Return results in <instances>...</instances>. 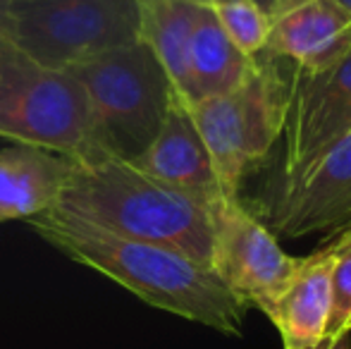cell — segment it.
<instances>
[{
	"label": "cell",
	"mask_w": 351,
	"mask_h": 349,
	"mask_svg": "<svg viewBox=\"0 0 351 349\" xmlns=\"http://www.w3.org/2000/svg\"><path fill=\"white\" fill-rule=\"evenodd\" d=\"M29 225L58 252L115 280L151 306L241 337L249 306L210 265L162 244L117 237L58 208L29 218Z\"/></svg>",
	"instance_id": "cell-1"
},
{
	"label": "cell",
	"mask_w": 351,
	"mask_h": 349,
	"mask_svg": "<svg viewBox=\"0 0 351 349\" xmlns=\"http://www.w3.org/2000/svg\"><path fill=\"white\" fill-rule=\"evenodd\" d=\"M56 208L117 237L162 244L210 265V206L153 180L120 156L72 160Z\"/></svg>",
	"instance_id": "cell-2"
},
{
	"label": "cell",
	"mask_w": 351,
	"mask_h": 349,
	"mask_svg": "<svg viewBox=\"0 0 351 349\" xmlns=\"http://www.w3.org/2000/svg\"><path fill=\"white\" fill-rule=\"evenodd\" d=\"M282 58L261 51L244 80L222 96L186 103L225 196H239L241 182L270 156L285 130L291 72Z\"/></svg>",
	"instance_id": "cell-3"
},
{
	"label": "cell",
	"mask_w": 351,
	"mask_h": 349,
	"mask_svg": "<svg viewBox=\"0 0 351 349\" xmlns=\"http://www.w3.org/2000/svg\"><path fill=\"white\" fill-rule=\"evenodd\" d=\"M0 86V136L38 146L74 163L108 156L98 141L84 86L70 70L34 65L5 38Z\"/></svg>",
	"instance_id": "cell-4"
},
{
	"label": "cell",
	"mask_w": 351,
	"mask_h": 349,
	"mask_svg": "<svg viewBox=\"0 0 351 349\" xmlns=\"http://www.w3.org/2000/svg\"><path fill=\"white\" fill-rule=\"evenodd\" d=\"M70 72L84 86L103 151L127 160L141 156L156 139L175 93L151 48L139 38Z\"/></svg>",
	"instance_id": "cell-5"
},
{
	"label": "cell",
	"mask_w": 351,
	"mask_h": 349,
	"mask_svg": "<svg viewBox=\"0 0 351 349\" xmlns=\"http://www.w3.org/2000/svg\"><path fill=\"white\" fill-rule=\"evenodd\" d=\"M8 12V41L46 70H72L141 38L139 0H10Z\"/></svg>",
	"instance_id": "cell-6"
},
{
	"label": "cell",
	"mask_w": 351,
	"mask_h": 349,
	"mask_svg": "<svg viewBox=\"0 0 351 349\" xmlns=\"http://www.w3.org/2000/svg\"><path fill=\"white\" fill-rule=\"evenodd\" d=\"M280 239H332L351 225V134L299 180H270L249 206Z\"/></svg>",
	"instance_id": "cell-7"
},
{
	"label": "cell",
	"mask_w": 351,
	"mask_h": 349,
	"mask_svg": "<svg viewBox=\"0 0 351 349\" xmlns=\"http://www.w3.org/2000/svg\"><path fill=\"white\" fill-rule=\"evenodd\" d=\"M210 268L246 304L265 316L285 289L301 258L289 256L265 223L241 201L222 196L210 206Z\"/></svg>",
	"instance_id": "cell-8"
},
{
	"label": "cell",
	"mask_w": 351,
	"mask_h": 349,
	"mask_svg": "<svg viewBox=\"0 0 351 349\" xmlns=\"http://www.w3.org/2000/svg\"><path fill=\"white\" fill-rule=\"evenodd\" d=\"M285 158L270 180H299L351 134V53L323 70L291 65Z\"/></svg>",
	"instance_id": "cell-9"
},
{
	"label": "cell",
	"mask_w": 351,
	"mask_h": 349,
	"mask_svg": "<svg viewBox=\"0 0 351 349\" xmlns=\"http://www.w3.org/2000/svg\"><path fill=\"white\" fill-rule=\"evenodd\" d=\"M263 51L296 70H323L351 53V12L337 0H275Z\"/></svg>",
	"instance_id": "cell-10"
},
{
	"label": "cell",
	"mask_w": 351,
	"mask_h": 349,
	"mask_svg": "<svg viewBox=\"0 0 351 349\" xmlns=\"http://www.w3.org/2000/svg\"><path fill=\"white\" fill-rule=\"evenodd\" d=\"M132 163L153 180L172 186L186 196L213 206L220 201L222 189L204 139L196 130L186 103L177 93L167 106L165 120L156 139Z\"/></svg>",
	"instance_id": "cell-11"
},
{
	"label": "cell",
	"mask_w": 351,
	"mask_h": 349,
	"mask_svg": "<svg viewBox=\"0 0 351 349\" xmlns=\"http://www.w3.org/2000/svg\"><path fill=\"white\" fill-rule=\"evenodd\" d=\"M72 160L38 146L0 149V223L29 220L56 208Z\"/></svg>",
	"instance_id": "cell-12"
},
{
	"label": "cell",
	"mask_w": 351,
	"mask_h": 349,
	"mask_svg": "<svg viewBox=\"0 0 351 349\" xmlns=\"http://www.w3.org/2000/svg\"><path fill=\"white\" fill-rule=\"evenodd\" d=\"M330 268L332 247L325 242L299 268L278 294L268 318L280 330L285 349H306L325 337L330 316Z\"/></svg>",
	"instance_id": "cell-13"
},
{
	"label": "cell",
	"mask_w": 351,
	"mask_h": 349,
	"mask_svg": "<svg viewBox=\"0 0 351 349\" xmlns=\"http://www.w3.org/2000/svg\"><path fill=\"white\" fill-rule=\"evenodd\" d=\"M249 65L251 58L227 38L213 8L199 5L189 41V93L184 103L232 91L244 80Z\"/></svg>",
	"instance_id": "cell-14"
},
{
	"label": "cell",
	"mask_w": 351,
	"mask_h": 349,
	"mask_svg": "<svg viewBox=\"0 0 351 349\" xmlns=\"http://www.w3.org/2000/svg\"><path fill=\"white\" fill-rule=\"evenodd\" d=\"M141 41L153 51L175 93H189V41L199 5L186 0H139Z\"/></svg>",
	"instance_id": "cell-15"
},
{
	"label": "cell",
	"mask_w": 351,
	"mask_h": 349,
	"mask_svg": "<svg viewBox=\"0 0 351 349\" xmlns=\"http://www.w3.org/2000/svg\"><path fill=\"white\" fill-rule=\"evenodd\" d=\"M210 8L227 38L246 58L263 51L270 34V14L256 0H217Z\"/></svg>",
	"instance_id": "cell-16"
},
{
	"label": "cell",
	"mask_w": 351,
	"mask_h": 349,
	"mask_svg": "<svg viewBox=\"0 0 351 349\" xmlns=\"http://www.w3.org/2000/svg\"><path fill=\"white\" fill-rule=\"evenodd\" d=\"M328 242L332 247V268H330V316L325 337H339L351 333V225Z\"/></svg>",
	"instance_id": "cell-17"
},
{
	"label": "cell",
	"mask_w": 351,
	"mask_h": 349,
	"mask_svg": "<svg viewBox=\"0 0 351 349\" xmlns=\"http://www.w3.org/2000/svg\"><path fill=\"white\" fill-rule=\"evenodd\" d=\"M306 349H351V333H344L339 337H323Z\"/></svg>",
	"instance_id": "cell-18"
},
{
	"label": "cell",
	"mask_w": 351,
	"mask_h": 349,
	"mask_svg": "<svg viewBox=\"0 0 351 349\" xmlns=\"http://www.w3.org/2000/svg\"><path fill=\"white\" fill-rule=\"evenodd\" d=\"M10 0H0V38L10 36V12H8Z\"/></svg>",
	"instance_id": "cell-19"
},
{
	"label": "cell",
	"mask_w": 351,
	"mask_h": 349,
	"mask_svg": "<svg viewBox=\"0 0 351 349\" xmlns=\"http://www.w3.org/2000/svg\"><path fill=\"white\" fill-rule=\"evenodd\" d=\"M5 38H0V46H3ZM3 80H5V67H3V53H0V86H3Z\"/></svg>",
	"instance_id": "cell-20"
},
{
	"label": "cell",
	"mask_w": 351,
	"mask_h": 349,
	"mask_svg": "<svg viewBox=\"0 0 351 349\" xmlns=\"http://www.w3.org/2000/svg\"><path fill=\"white\" fill-rule=\"evenodd\" d=\"M256 3H258V5H261V8H263V10H265V12H268V10H270V8H273V3H275V0H256Z\"/></svg>",
	"instance_id": "cell-21"
},
{
	"label": "cell",
	"mask_w": 351,
	"mask_h": 349,
	"mask_svg": "<svg viewBox=\"0 0 351 349\" xmlns=\"http://www.w3.org/2000/svg\"><path fill=\"white\" fill-rule=\"evenodd\" d=\"M186 3H194V5H208V8H210V5H215L217 0H186Z\"/></svg>",
	"instance_id": "cell-22"
},
{
	"label": "cell",
	"mask_w": 351,
	"mask_h": 349,
	"mask_svg": "<svg viewBox=\"0 0 351 349\" xmlns=\"http://www.w3.org/2000/svg\"><path fill=\"white\" fill-rule=\"evenodd\" d=\"M337 3H342V5H344V8H347V10H349V12H351V0H337Z\"/></svg>",
	"instance_id": "cell-23"
}]
</instances>
